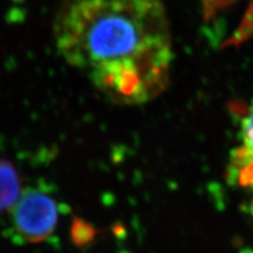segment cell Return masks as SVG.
I'll return each mask as SVG.
<instances>
[{"instance_id": "cell-2", "label": "cell", "mask_w": 253, "mask_h": 253, "mask_svg": "<svg viewBox=\"0 0 253 253\" xmlns=\"http://www.w3.org/2000/svg\"><path fill=\"white\" fill-rule=\"evenodd\" d=\"M94 86L116 103L142 104L160 94L168 79L132 60L103 62L89 69Z\"/></svg>"}, {"instance_id": "cell-5", "label": "cell", "mask_w": 253, "mask_h": 253, "mask_svg": "<svg viewBox=\"0 0 253 253\" xmlns=\"http://www.w3.org/2000/svg\"><path fill=\"white\" fill-rule=\"evenodd\" d=\"M97 231L93 224L80 217H74L71 224V240L78 248H86L94 242Z\"/></svg>"}, {"instance_id": "cell-3", "label": "cell", "mask_w": 253, "mask_h": 253, "mask_svg": "<svg viewBox=\"0 0 253 253\" xmlns=\"http://www.w3.org/2000/svg\"><path fill=\"white\" fill-rule=\"evenodd\" d=\"M58 203L50 196L36 189L23 191L12 208V221L21 238L31 244L43 242L58 225Z\"/></svg>"}, {"instance_id": "cell-7", "label": "cell", "mask_w": 253, "mask_h": 253, "mask_svg": "<svg viewBox=\"0 0 253 253\" xmlns=\"http://www.w3.org/2000/svg\"><path fill=\"white\" fill-rule=\"evenodd\" d=\"M204 1L207 2L208 9H213V8H216L217 5L225 4L227 0H204Z\"/></svg>"}, {"instance_id": "cell-6", "label": "cell", "mask_w": 253, "mask_h": 253, "mask_svg": "<svg viewBox=\"0 0 253 253\" xmlns=\"http://www.w3.org/2000/svg\"><path fill=\"white\" fill-rule=\"evenodd\" d=\"M240 136H242L243 142L246 150L253 157V102L250 107L249 112L244 116L242 121V128H240Z\"/></svg>"}, {"instance_id": "cell-4", "label": "cell", "mask_w": 253, "mask_h": 253, "mask_svg": "<svg viewBox=\"0 0 253 253\" xmlns=\"http://www.w3.org/2000/svg\"><path fill=\"white\" fill-rule=\"evenodd\" d=\"M23 182L17 168L9 161L0 158V213L14 207L23 194Z\"/></svg>"}, {"instance_id": "cell-1", "label": "cell", "mask_w": 253, "mask_h": 253, "mask_svg": "<svg viewBox=\"0 0 253 253\" xmlns=\"http://www.w3.org/2000/svg\"><path fill=\"white\" fill-rule=\"evenodd\" d=\"M59 53L75 67L132 60L169 78V26L160 0H66L55 23Z\"/></svg>"}]
</instances>
